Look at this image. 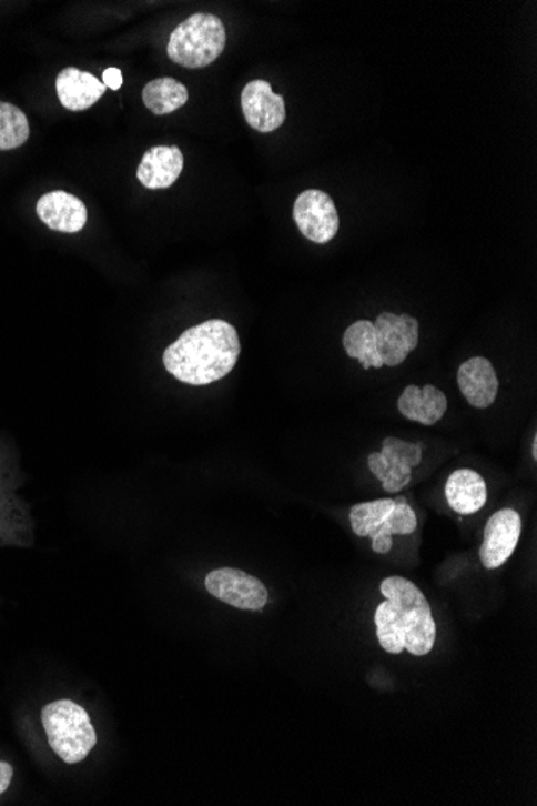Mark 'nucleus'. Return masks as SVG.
Here are the masks:
<instances>
[{
    "instance_id": "obj_8",
    "label": "nucleus",
    "mask_w": 537,
    "mask_h": 806,
    "mask_svg": "<svg viewBox=\"0 0 537 806\" xmlns=\"http://www.w3.org/2000/svg\"><path fill=\"white\" fill-rule=\"evenodd\" d=\"M242 110L246 123L254 131H277L286 118L284 97L275 94L267 81L256 80L249 82L242 92Z\"/></svg>"
},
{
    "instance_id": "obj_21",
    "label": "nucleus",
    "mask_w": 537,
    "mask_h": 806,
    "mask_svg": "<svg viewBox=\"0 0 537 806\" xmlns=\"http://www.w3.org/2000/svg\"><path fill=\"white\" fill-rule=\"evenodd\" d=\"M396 501L392 497L375 500L371 503L356 504L349 512L351 526L354 535L372 536L386 522L395 508Z\"/></svg>"
},
{
    "instance_id": "obj_22",
    "label": "nucleus",
    "mask_w": 537,
    "mask_h": 806,
    "mask_svg": "<svg viewBox=\"0 0 537 806\" xmlns=\"http://www.w3.org/2000/svg\"><path fill=\"white\" fill-rule=\"evenodd\" d=\"M30 139L27 114L12 103L0 102V150H13Z\"/></svg>"
},
{
    "instance_id": "obj_12",
    "label": "nucleus",
    "mask_w": 537,
    "mask_h": 806,
    "mask_svg": "<svg viewBox=\"0 0 537 806\" xmlns=\"http://www.w3.org/2000/svg\"><path fill=\"white\" fill-rule=\"evenodd\" d=\"M55 88L60 103L70 111L91 109L107 91L105 84L97 80L94 74L78 68H64L60 71Z\"/></svg>"
},
{
    "instance_id": "obj_2",
    "label": "nucleus",
    "mask_w": 537,
    "mask_h": 806,
    "mask_svg": "<svg viewBox=\"0 0 537 806\" xmlns=\"http://www.w3.org/2000/svg\"><path fill=\"white\" fill-rule=\"evenodd\" d=\"M41 723L49 747L64 765H80L99 744L91 715L71 698H59L44 705Z\"/></svg>"
},
{
    "instance_id": "obj_7",
    "label": "nucleus",
    "mask_w": 537,
    "mask_h": 806,
    "mask_svg": "<svg viewBox=\"0 0 537 806\" xmlns=\"http://www.w3.org/2000/svg\"><path fill=\"white\" fill-rule=\"evenodd\" d=\"M521 536V517L515 508H500L485 526L479 558L483 567H503L517 550Z\"/></svg>"
},
{
    "instance_id": "obj_4",
    "label": "nucleus",
    "mask_w": 537,
    "mask_h": 806,
    "mask_svg": "<svg viewBox=\"0 0 537 806\" xmlns=\"http://www.w3.org/2000/svg\"><path fill=\"white\" fill-rule=\"evenodd\" d=\"M227 32L224 23L211 13H195L179 24L168 42V57L190 70L214 62L224 52Z\"/></svg>"
},
{
    "instance_id": "obj_17",
    "label": "nucleus",
    "mask_w": 537,
    "mask_h": 806,
    "mask_svg": "<svg viewBox=\"0 0 537 806\" xmlns=\"http://www.w3.org/2000/svg\"><path fill=\"white\" fill-rule=\"evenodd\" d=\"M142 99L146 109L161 117L182 109L188 103L189 91L182 82L173 78H159L143 88Z\"/></svg>"
},
{
    "instance_id": "obj_15",
    "label": "nucleus",
    "mask_w": 537,
    "mask_h": 806,
    "mask_svg": "<svg viewBox=\"0 0 537 806\" xmlns=\"http://www.w3.org/2000/svg\"><path fill=\"white\" fill-rule=\"evenodd\" d=\"M396 504L386 522L374 533L372 550L377 554H388L393 547V535H412L417 530V515L407 504L406 497H395Z\"/></svg>"
},
{
    "instance_id": "obj_13",
    "label": "nucleus",
    "mask_w": 537,
    "mask_h": 806,
    "mask_svg": "<svg viewBox=\"0 0 537 806\" xmlns=\"http://www.w3.org/2000/svg\"><path fill=\"white\" fill-rule=\"evenodd\" d=\"M446 500L450 508L460 515L482 511L488 500L485 478L472 469H458L446 482Z\"/></svg>"
},
{
    "instance_id": "obj_23",
    "label": "nucleus",
    "mask_w": 537,
    "mask_h": 806,
    "mask_svg": "<svg viewBox=\"0 0 537 806\" xmlns=\"http://www.w3.org/2000/svg\"><path fill=\"white\" fill-rule=\"evenodd\" d=\"M18 511L17 500L0 476V544L13 543V518Z\"/></svg>"
},
{
    "instance_id": "obj_6",
    "label": "nucleus",
    "mask_w": 537,
    "mask_h": 806,
    "mask_svg": "<svg viewBox=\"0 0 537 806\" xmlns=\"http://www.w3.org/2000/svg\"><path fill=\"white\" fill-rule=\"evenodd\" d=\"M293 220L301 234L311 242L324 245L340 229L338 211L328 193L318 189L304 190L293 206Z\"/></svg>"
},
{
    "instance_id": "obj_25",
    "label": "nucleus",
    "mask_w": 537,
    "mask_h": 806,
    "mask_svg": "<svg viewBox=\"0 0 537 806\" xmlns=\"http://www.w3.org/2000/svg\"><path fill=\"white\" fill-rule=\"evenodd\" d=\"M102 82L111 91H118L123 85V73L118 68H109V70L103 71Z\"/></svg>"
},
{
    "instance_id": "obj_28",
    "label": "nucleus",
    "mask_w": 537,
    "mask_h": 806,
    "mask_svg": "<svg viewBox=\"0 0 537 806\" xmlns=\"http://www.w3.org/2000/svg\"><path fill=\"white\" fill-rule=\"evenodd\" d=\"M412 478L403 480V482H395V480H386V482H382L383 490L388 491V493H399L401 490L406 488L407 485H409Z\"/></svg>"
},
{
    "instance_id": "obj_10",
    "label": "nucleus",
    "mask_w": 537,
    "mask_h": 806,
    "mask_svg": "<svg viewBox=\"0 0 537 806\" xmlns=\"http://www.w3.org/2000/svg\"><path fill=\"white\" fill-rule=\"evenodd\" d=\"M457 382L462 395L476 410L489 407L499 392V379L494 365L482 356L472 357L458 367Z\"/></svg>"
},
{
    "instance_id": "obj_24",
    "label": "nucleus",
    "mask_w": 537,
    "mask_h": 806,
    "mask_svg": "<svg viewBox=\"0 0 537 806\" xmlns=\"http://www.w3.org/2000/svg\"><path fill=\"white\" fill-rule=\"evenodd\" d=\"M397 328H399L401 335L406 340L407 346L411 351L417 349L418 345V321L409 314H399L397 316Z\"/></svg>"
},
{
    "instance_id": "obj_16",
    "label": "nucleus",
    "mask_w": 537,
    "mask_h": 806,
    "mask_svg": "<svg viewBox=\"0 0 537 806\" xmlns=\"http://www.w3.org/2000/svg\"><path fill=\"white\" fill-rule=\"evenodd\" d=\"M343 346L349 357L363 364L365 371L371 367H383V361L377 351V333H375L374 322L357 321L349 325L343 335Z\"/></svg>"
},
{
    "instance_id": "obj_20",
    "label": "nucleus",
    "mask_w": 537,
    "mask_h": 806,
    "mask_svg": "<svg viewBox=\"0 0 537 806\" xmlns=\"http://www.w3.org/2000/svg\"><path fill=\"white\" fill-rule=\"evenodd\" d=\"M374 619L375 626H377L378 643L383 651L393 655L401 654L404 651V639H406V625H404L399 608L385 600L375 611Z\"/></svg>"
},
{
    "instance_id": "obj_5",
    "label": "nucleus",
    "mask_w": 537,
    "mask_h": 806,
    "mask_svg": "<svg viewBox=\"0 0 537 806\" xmlns=\"http://www.w3.org/2000/svg\"><path fill=\"white\" fill-rule=\"evenodd\" d=\"M205 587L211 596L239 611L261 612L268 602L266 585L239 568L213 570L205 576Z\"/></svg>"
},
{
    "instance_id": "obj_1",
    "label": "nucleus",
    "mask_w": 537,
    "mask_h": 806,
    "mask_svg": "<svg viewBox=\"0 0 537 806\" xmlns=\"http://www.w3.org/2000/svg\"><path fill=\"white\" fill-rule=\"evenodd\" d=\"M242 345L237 329L222 319L190 328L163 353L164 369L179 382L203 386L234 371Z\"/></svg>"
},
{
    "instance_id": "obj_11",
    "label": "nucleus",
    "mask_w": 537,
    "mask_h": 806,
    "mask_svg": "<svg viewBox=\"0 0 537 806\" xmlns=\"http://www.w3.org/2000/svg\"><path fill=\"white\" fill-rule=\"evenodd\" d=\"M184 168L179 147L159 145L146 150L138 168V179L146 189H170Z\"/></svg>"
},
{
    "instance_id": "obj_26",
    "label": "nucleus",
    "mask_w": 537,
    "mask_h": 806,
    "mask_svg": "<svg viewBox=\"0 0 537 806\" xmlns=\"http://www.w3.org/2000/svg\"><path fill=\"white\" fill-rule=\"evenodd\" d=\"M16 776V769L10 763L0 762V795L6 794L10 789Z\"/></svg>"
},
{
    "instance_id": "obj_3",
    "label": "nucleus",
    "mask_w": 537,
    "mask_h": 806,
    "mask_svg": "<svg viewBox=\"0 0 537 806\" xmlns=\"http://www.w3.org/2000/svg\"><path fill=\"white\" fill-rule=\"evenodd\" d=\"M379 591L403 614L406 625L404 651L411 652L415 657L428 655L436 643V622L425 594L403 576L383 580Z\"/></svg>"
},
{
    "instance_id": "obj_14",
    "label": "nucleus",
    "mask_w": 537,
    "mask_h": 806,
    "mask_svg": "<svg viewBox=\"0 0 537 806\" xmlns=\"http://www.w3.org/2000/svg\"><path fill=\"white\" fill-rule=\"evenodd\" d=\"M397 410L409 421L421 422L429 427L442 421L446 414L447 397L435 385H425L424 389L409 385L397 400Z\"/></svg>"
},
{
    "instance_id": "obj_9",
    "label": "nucleus",
    "mask_w": 537,
    "mask_h": 806,
    "mask_svg": "<svg viewBox=\"0 0 537 806\" xmlns=\"http://www.w3.org/2000/svg\"><path fill=\"white\" fill-rule=\"evenodd\" d=\"M39 220L49 229L63 234H78L88 224V208L78 197L63 190H53L39 199Z\"/></svg>"
},
{
    "instance_id": "obj_27",
    "label": "nucleus",
    "mask_w": 537,
    "mask_h": 806,
    "mask_svg": "<svg viewBox=\"0 0 537 806\" xmlns=\"http://www.w3.org/2000/svg\"><path fill=\"white\" fill-rule=\"evenodd\" d=\"M368 469H371L372 474L377 476L379 482H385L386 469L383 467L382 461H379L378 453H374L368 456Z\"/></svg>"
},
{
    "instance_id": "obj_18",
    "label": "nucleus",
    "mask_w": 537,
    "mask_h": 806,
    "mask_svg": "<svg viewBox=\"0 0 537 806\" xmlns=\"http://www.w3.org/2000/svg\"><path fill=\"white\" fill-rule=\"evenodd\" d=\"M374 328L377 333V351L383 365L395 367V365L404 363L409 356L411 350L397 328V314H379Z\"/></svg>"
},
{
    "instance_id": "obj_19",
    "label": "nucleus",
    "mask_w": 537,
    "mask_h": 806,
    "mask_svg": "<svg viewBox=\"0 0 537 806\" xmlns=\"http://www.w3.org/2000/svg\"><path fill=\"white\" fill-rule=\"evenodd\" d=\"M422 453H424L422 443H407L393 439V436L386 439L382 446V454L389 464L386 480L403 482V480L411 478L412 469L417 467L422 462Z\"/></svg>"
},
{
    "instance_id": "obj_29",
    "label": "nucleus",
    "mask_w": 537,
    "mask_h": 806,
    "mask_svg": "<svg viewBox=\"0 0 537 806\" xmlns=\"http://www.w3.org/2000/svg\"><path fill=\"white\" fill-rule=\"evenodd\" d=\"M533 457L537 459V439L533 442Z\"/></svg>"
}]
</instances>
